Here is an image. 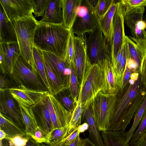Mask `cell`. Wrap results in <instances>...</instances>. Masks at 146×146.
I'll use <instances>...</instances> for the list:
<instances>
[{
  "mask_svg": "<svg viewBox=\"0 0 146 146\" xmlns=\"http://www.w3.org/2000/svg\"><path fill=\"white\" fill-rule=\"evenodd\" d=\"M71 33L62 24L38 21L34 36V46L41 51L52 53L65 60Z\"/></svg>",
  "mask_w": 146,
  "mask_h": 146,
  "instance_id": "1",
  "label": "cell"
},
{
  "mask_svg": "<svg viewBox=\"0 0 146 146\" xmlns=\"http://www.w3.org/2000/svg\"><path fill=\"white\" fill-rule=\"evenodd\" d=\"M15 31L21 55L38 74L33 54L34 38L38 21L33 15L14 21Z\"/></svg>",
  "mask_w": 146,
  "mask_h": 146,
  "instance_id": "2",
  "label": "cell"
},
{
  "mask_svg": "<svg viewBox=\"0 0 146 146\" xmlns=\"http://www.w3.org/2000/svg\"><path fill=\"white\" fill-rule=\"evenodd\" d=\"M142 85L140 75L131 74L125 86L117 93L115 110L110 121L108 130L115 131L121 114L131 103Z\"/></svg>",
  "mask_w": 146,
  "mask_h": 146,
  "instance_id": "3",
  "label": "cell"
},
{
  "mask_svg": "<svg viewBox=\"0 0 146 146\" xmlns=\"http://www.w3.org/2000/svg\"><path fill=\"white\" fill-rule=\"evenodd\" d=\"M98 0H81L70 32L77 36L93 31L99 26L96 7Z\"/></svg>",
  "mask_w": 146,
  "mask_h": 146,
  "instance_id": "4",
  "label": "cell"
},
{
  "mask_svg": "<svg viewBox=\"0 0 146 146\" xmlns=\"http://www.w3.org/2000/svg\"><path fill=\"white\" fill-rule=\"evenodd\" d=\"M79 87L81 89V100L84 110L102 90V74L99 63L92 64L90 62L88 63Z\"/></svg>",
  "mask_w": 146,
  "mask_h": 146,
  "instance_id": "5",
  "label": "cell"
},
{
  "mask_svg": "<svg viewBox=\"0 0 146 146\" xmlns=\"http://www.w3.org/2000/svg\"><path fill=\"white\" fill-rule=\"evenodd\" d=\"M117 93L100 92L91 104L98 128L101 131L108 130L110 121L114 111Z\"/></svg>",
  "mask_w": 146,
  "mask_h": 146,
  "instance_id": "6",
  "label": "cell"
},
{
  "mask_svg": "<svg viewBox=\"0 0 146 146\" xmlns=\"http://www.w3.org/2000/svg\"><path fill=\"white\" fill-rule=\"evenodd\" d=\"M88 34H86V51L91 64H97L105 59L111 61L110 45L99 26Z\"/></svg>",
  "mask_w": 146,
  "mask_h": 146,
  "instance_id": "7",
  "label": "cell"
},
{
  "mask_svg": "<svg viewBox=\"0 0 146 146\" xmlns=\"http://www.w3.org/2000/svg\"><path fill=\"white\" fill-rule=\"evenodd\" d=\"M9 75L19 86L39 91H48L38 74L21 54L15 61L12 72Z\"/></svg>",
  "mask_w": 146,
  "mask_h": 146,
  "instance_id": "8",
  "label": "cell"
},
{
  "mask_svg": "<svg viewBox=\"0 0 146 146\" xmlns=\"http://www.w3.org/2000/svg\"><path fill=\"white\" fill-rule=\"evenodd\" d=\"M125 9L119 1L112 22L113 36L111 47V62L114 60L125 40L124 23Z\"/></svg>",
  "mask_w": 146,
  "mask_h": 146,
  "instance_id": "9",
  "label": "cell"
},
{
  "mask_svg": "<svg viewBox=\"0 0 146 146\" xmlns=\"http://www.w3.org/2000/svg\"><path fill=\"white\" fill-rule=\"evenodd\" d=\"M46 98L52 125V130L69 126L72 112L66 109L54 95L48 92L46 95Z\"/></svg>",
  "mask_w": 146,
  "mask_h": 146,
  "instance_id": "10",
  "label": "cell"
},
{
  "mask_svg": "<svg viewBox=\"0 0 146 146\" xmlns=\"http://www.w3.org/2000/svg\"><path fill=\"white\" fill-rule=\"evenodd\" d=\"M1 5L8 19L14 21L33 15L31 0H0Z\"/></svg>",
  "mask_w": 146,
  "mask_h": 146,
  "instance_id": "11",
  "label": "cell"
},
{
  "mask_svg": "<svg viewBox=\"0 0 146 146\" xmlns=\"http://www.w3.org/2000/svg\"><path fill=\"white\" fill-rule=\"evenodd\" d=\"M145 11V7H141L125 14L124 22L133 37L146 40V23L143 19Z\"/></svg>",
  "mask_w": 146,
  "mask_h": 146,
  "instance_id": "12",
  "label": "cell"
},
{
  "mask_svg": "<svg viewBox=\"0 0 146 146\" xmlns=\"http://www.w3.org/2000/svg\"><path fill=\"white\" fill-rule=\"evenodd\" d=\"M9 89L0 91V112L7 117L25 132V127L19 106L16 104V101L10 94Z\"/></svg>",
  "mask_w": 146,
  "mask_h": 146,
  "instance_id": "13",
  "label": "cell"
},
{
  "mask_svg": "<svg viewBox=\"0 0 146 146\" xmlns=\"http://www.w3.org/2000/svg\"><path fill=\"white\" fill-rule=\"evenodd\" d=\"M42 52L44 58L57 77L66 88H68L71 73L70 64L64 59L52 53Z\"/></svg>",
  "mask_w": 146,
  "mask_h": 146,
  "instance_id": "14",
  "label": "cell"
},
{
  "mask_svg": "<svg viewBox=\"0 0 146 146\" xmlns=\"http://www.w3.org/2000/svg\"><path fill=\"white\" fill-rule=\"evenodd\" d=\"M73 40L74 62L80 86L85 69L90 61L87 54L86 34L76 36L73 34Z\"/></svg>",
  "mask_w": 146,
  "mask_h": 146,
  "instance_id": "15",
  "label": "cell"
},
{
  "mask_svg": "<svg viewBox=\"0 0 146 146\" xmlns=\"http://www.w3.org/2000/svg\"><path fill=\"white\" fill-rule=\"evenodd\" d=\"M9 91L18 104L27 108L35 104L49 92L48 91H39L31 89L22 85L18 87L10 88Z\"/></svg>",
  "mask_w": 146,
  "mask_h": 146,
  "instance_id": "16",
  "label": "cell"
},
{
  "mask_svg": "<svg viewBox=\"0 0 146 146\" xmlns=\"http://www.w3.org/2000/svg\"><path fill=\"white\" fill-rule=\"evenodd\" d=\"M20 55L18 43H0L1 70L3 74H11L14 63Z\"/></svg>",
  "mask_w": 146,
  "mask_h": 146,
  "instance_id": "17",
  "label": "cell"
},
{
  "mask_svg": "<svg viewBox=\"0 0 146 146\" xmlns=\"http://www.w3.org/2000/svg\"><path fill=\"white\" fill-rule=\"evenodd\" d=\"M146 95V89L142 85L132 102L121 114L114 131H125L140 107Z\"/></svg>",
  "mask_w": 146,
  "mask_h": 146,
  "instance_id": "18",
  "label": "cell"
},
{
  "mask_svg": "<svg viewBox=\"0 0 146 146\" xmlns=\"http://www.w3.org/2000/svg\"><path fill=\"white\" fill-rule=\"evenodd\" d=\"M98 63L102 74V90L101 92L108 94H117L119 89L111 61L105 59Z\"/></svg>",
  "mask_w": 146,
  "mask_h": 146,
  "instance_id": "19",
  "label": "cell"
},
{
  "mask_svg": "<svg viewBox=\"0 0 146 146\" xmlns=\"http://www.w3.org/2000/svg\"><path fill=\"white\" fill-rule=\"evenodd\" d=\"M46 94L30 107L32 110L38 126L50 133L52 130V125Z\"/></svg>",
  "mask_w": 146,
  "mask_h": 146,
  "instance_id": "20",
  "label": "cell"
},
{
  "mask_svg": "<svg viewBox=\"0 0 146 146\" xmlns=\"http://www.w3.org/2000/svg\"><path fill=\"white\" fill-rule=\"evenodd\" d=\"M17 43L14 21L9 20L1 5L0 9V43Z\"/></svg>",
  "mask_w": 146,
  "mask_h": 146,
  "instance_id": "21",
  "label": "cell"
},
{
  "mask_svg": "<svg viewBox=\"0 0 146 146\" xmlns=\"http://www.w3.org/2000/svg\"><path fill=\"white\" fill-rule=\"evenodd\" d=\"M129 52V58L135 60L140 66L146 56V40L138 39L132 36H125Z\"/></svg>",
  "mask_w": 146,
  "mask_h": 146,
  "instance_id": "22",
  "label": "cell"
},
{
  "mask_svg": "<svg viewBox=\"0 0 146 146\" xmlns=\"http://www.w3.org/2000/svg\"><path fill=\"white\" fill-rule=\"evenodd\" d=\"M83 113L86 122L88 125V130L91 140L96 146H103V139L91 104L84 110Z\"/></svg>",
  "mask_w": 146,
  "mask_h": 146,
  "instance_id": "23",
  "label": "cell"
},
{
  "mask_svg": "<svg viewBox=\"0 0 146 146\" xmlns=\"http://www.w3.org/2000/svg\"><path fill=\"white\" fill-rule=\"evenodd\" d=\"M118 1L113 0L107 12L99 18V26L109 43L111 50L113 36V19Z\"/></svg>",
  "mask_w": 146,
  "mask_h": 146,
  "instance_id": "24",
  "label": "cell"
},
{
  "mask_svg": "<svg viewBox=\"0 0 146 146\" xmlns=\"http://www.w3.org/2000/svg\"><path fill=\"white\" fill-rule=\"evenodd\" d=\"M39 22L49 24H62V0H51Z\"/></svg>",
  "mask_w": 146,
  "mask_h": 146,
  "instance_id": "25",
  "label": "cell"
},
{
  "mask_svg": "<svg viewBox=\"0 0 146 146\" xmlns=\"http://www.w3.org/2000/svg\"><path fill=\"white\" fill-rule=\"evenodd\" d=\"M81 0H62V25L70 31L76 19Z\"/></svg>",
  "mask_w": 146,
  "mask_h": 146,
  "instance_id": "26",
  "label": "cell"
},
{
  "mask_svg": "<svg viewBox=\"0 0 146 146\" xmlns=\"http://www.w3.org/2000/svg\"><path fill=\"white\" fill-rule=\"evenodd\" d=\"M125 131L107 130L101 131L103 146H130L125 138Z\"/></svg>",
  "mask_w": 146,
  "mask_h": 146,
  "instance_id": "27",
  "label": "cell"
},
{
  "mask_svg": "<svg viewBox=\"0 0 146 146\" xmlns=\"http://www.w3.org/2000/svg\"><path fill=\"white\" fill-rule=\"evenodd\" d=\"M18 104L25 127V132L31 137L33 135L35 128L38 126L33 113L30 107L27 108L21 104Z\"/></svg>",
  "mask_w": 146,
  "mask_h": 146,
  "instance_id": "28",
  "label": "cell"
},
{
  "mask_svg": "<svg viewBox=\"0 0 146 146\" xmlns=\"http://www.w3.org/2000/svg\"><path fill=\"white\" fill-rule=\"evenodd\" d=\"M33 54L38 74L48 91L52 94L46 74L43 56L42 51L34 46L33 49Z\"/></svg>",
  "mask_w": 146,
  "mask_h": 146,
  "instance_id": "29",
  "label": "cell"
},
{
  "mask_svg": "<svg viewBox=\"0 0 146 146\" xmlns=\"http://www.w3.org/2000/svg\"><path fill=\"white\" fill-rule=\"evenodd\" d=\"M0 129L6 134L7 137H12L17 135L26 136L25 132L5 115L0 113Z\"/></svg>",
  "mask_w": 146,
  "mask_h": 146,
  "instance_id": "30",
  "label": "cell"
},
{
  "mask_svg": "<svg viewBox=\"0 0 146 146\" xmlns=\"http://www.w3.org/2000/svg\"><path fill=\"white\" fill-rule=\"evenodd\" d=\"M84 109L81 100V89L80 88L78 100L68 126V135L72 132L81 123V119Z\"/></svg>",
  "mask_w": 146,
  "mask_h": 146,
  "instance_id": "31",
  "label": "cell"
},
{
  "mask_svg": "<svg viewBox=\"0 0 146 146\" xmlns=\"http://www.w3.org/2000/svg\"><path fill=\"white\" fill-rule=\"evenodd\" d=\"M43 58L46 74L52 94L55 95L63 90L67 88H65L64 85L58 78L44 57Z\"/></svg>",
  "mask_w": 146,
  "mask_h": 146,
  "instance_id": "32",
  "label": "cell"
},
{
  "mask_svg": "<svg viewBox=\"0 0 146 146\" xmlns=\"http://www.w3.org/2000/svg\"><path fill=\"white\" fill-rule=\"evenodd\" d=\"M146 110V95L140 107L134 116L133 124L130 129L125 133V138L127 143H129L139 125Z\"/></svg>",
  "mask_w": 146,
  "mask_h": 146,
  "instance_id": "33",
  "label": "cell"
},
{
  "mask_svg": "<svg viewBox=\"0 0 146 146\" xmlns=\"http://www.w3.org/2000/svg\"><path fill=\"white\" fill-rule=\"evenodd\" d=\"M70 68L71 73L70 76L68 88L74 102L76 104L80 87L74 60L70 63Z\"/></svg>",
  "mask_w": 146,
  "mask_h": 146,
  "instance_id": "34",
  "label": "cell"
},
{
  "mask_svg": "<svg viewBox=\"0 0 146 146\" xmlns=\"http://www.w3.org/2000/svg\"><path fill=\"white\" fill-rule=\"evenodd\" d=\"M67 89L63 90L54 96L66 109L72 112L76 104L70 92L68 93L66 91Z\"/></svg>",
  "mask_w": 146,
  "mask_h": 146,
  "instance_id": "35",
  "label": "cell"
},
{
  "mask_svg": "<svg viewBox=\"0 0 146 146\" xmlns=\"http://www.w3.org/2000/svg\"><path fill=\"white\" fill-rule=\"evenodd\" d=\"M68 126L57 128L50 132L48 145H53L66 138L68 135Z\"/></svg>",
  "mask_w": 146,
  "mask_h": 146,
  "instance_id": "36",
  "label": "cell"
},
{
  "mask_svg": "<svg viewBox=\"0 0 146 146\" xmlns=\"http://www.w3.org/2000/svg\"><path fill=\"white\" fill-rule=\"evenodd\" d=\"M51 0H31L35 17L43 16Z\"/></svg>",
  "mask_w": 146,
  "mask_h": 146,
  "instance_id": "37",
  "label": "cell"
},
{
  "mask_svg": "<svg viewBox=\"0 0 146 146\" xmlns=\"http://www.w3.org/2000/svg\"><path fill=\"white\" fill-rule=\"evenodd\" d=\"M49 133L38 126L35 128L34 134L31 137L38 144H48Z\"/></svg>",
  "mask_w": 146,
  "mask_h": 146,
  "instance_id": "38",
  "label": "cell"
},
{
  "mask_svg": "<svg viewBox=\"0 0 146 146\" xmlns=\"http://www.w3.org/2000/svg\"><path fill=\"white\" fill-rule=\"evenodd\" d=\"M125 9V14L138 7H146V0H121Z\"/></svg>",
  "mask_w": 146,
  "mask_h": 146,
  "instance_id": "39",
  "label": "cell"
},
{
  "mask_svg": "<svg viewBox=\"0 0 146 146\" xmlns=\"http://www.w3.org/2000/svg\"><path fill=\"white\" fill-rule=\"evenodd\" d=\"M139 126L129 143L130 146H134L138 139L146 131V110Z\"/></svg>",
  "mask_w": 146,
  "mask_h": 146,
  "instance_id": "40",
  "label": "cell"
},
{
  "mask_svg": "<svg viewBox=\"0 0 146 146\" xmlns=\"http://www.w3.org/2000/svg\"><path fill=\"white\" fill-rule=\"evenodd\" d=\"M113 0H98L96 7V13L99 18L104 15L108 10Z\"/></svg>",
  "mask_w": 146,
  "mask_h": 146,
  "instance_id": "41",
  "label": "cell"
},
{
  "mask_svg": "<svg viewBox=\"0 0 146 146\" xmlns=\"http://www.w3.org/2000/svg\"><path fill=\"white\" fill-rule=\"evenodd\" d=\"M74 48L73 40V34L71 33L69 40L67 49L65 60L70 64L71 62L74 61Z\"/></svg>",
  "mask_w": 146,
  "mask_h": 146,
  "instance_id": "42",
  "label": "cell"
},
{
  "mask_svg": "<svg viewBox=\"0 0 146 146\" xmlns=\"http://www.w3.org/2000/svg\"><path fill=\"white\" fill-rule=\"evenodd\" d=\"M30 136L27 135L23 136L17 135L12 137H7L14 146H25L28 141Z\"/></svg>",
  "mask_w": 146,
  "mask_h": 146,
  "instance_id": "43",
  "label": "cell"
},
{
  "mask_svg": "<svg viewBox=\"0 0 146 146\" xmlns=\"http://www.w3.org/2000/svg\"><path fill=\"white\" fill-rule=\"evenodd\" d=\"M141 82L146 89V56L143 59L139 69Z\"/></svg>",
  "mask_w": 146,
  "mask_h": 146,
  "instance_id": "44",
  "label": "cell"
},
{
  "mask_svg": "<svg viewBox=\"0 0 146 146\" xmlns=\"http://www.w3.org/2000/svg\"><path fill=\"white\" fill-rule=\"evenodd\" d=\"M84 141V139H82L80 138L79 134L76 139L70 144H66L61 141L51 146H82Z\"/></svg>",
  "mask_w": 146,
  "mask_h": 146,
  "instance_id": "45",
  "label": "cell"
},
{
  "mask_svg": "<svg viewBox=\"0 0 146 146\" xmlns=\"http://www.w3.org/2000/svg\"><path fill=\"white\" fill-rule=\"evenodd\" d=\"M126 67L129 70L131 73H133L139 71L140 66L135 60L131 58H128Z\"/></svg>",
  "mask_w": 146,
  "mask_h": 146,
  "instance_id": "46",
  "label": "cell"
},
{
  "mask_svg": "<svg viewBox=\"0 0 146 146\" xmlns=\"http://www.w3.org/2000/svg\"><path fill=\"white\" fill-rule=\"evenodd\" d=\"M80 134L78 127L71 133L62 140V141L66 144H70Z\"/></svg>",
  "mask_w": 146,
  "mask_h": 146,
  "instance_id": "47",
  "label": "cell"
},
{
  "mask_svg": "<svg viewBox=\"0 0 146 146\" xmlns=\"http://www.w3.org/2000/svg\"><path fill=\"white\" fill-rule=\"evenodd\" d=\"M10 84L9 81L5 76L1 75L0 78V91L9 89Z\"/></svg>",
  "mask_w": 146,
  "mask_h": 146,
  "instance_id": "48",
  "label": "cell"
},
{
  "mask_svg": "<svg viewBox=\"0 0 146 146\" xmlns=\"http://www.w3.org/2000/svg\"><path fill=\"white\" fill-rule=\"evenodd\" d=\"M134 146H146V131L138 139Z\"/></svg>",
  "mask_w": 146,
  "mask_h": 146,
  "instance_id": "49",
  "label": "cell"
},
{
  "mask_svg": "<svg viewBox=\"0 0 146 146\" xmlns=\"http://www.w3.org/2000/svg\"><path fill=\"white\" fill-rule=\"evenodd\" d=\"M131 73L129 70L126 67L123 75L122 87L121 88H123L126 84L130 78Z\"/></svg>",
  "mask_w": 146,
  "mask_h": 146,
  "instance_id": "50",
  "label": "cell"
},
{
  "mask_svg": "<svg viewBox=\"0 0 146 146\" xmlns=\"http://www.w3.org/2000/svg\"><path fill=\"white\" fill-rule=\"evenodd\" d=\"M78 127L80 133H82L88 130V125L86 122H85L79 125Z\"/></svg>",
  "mask_w": 146,
  "mask_h": 146,
  "instance_id": "51",
  "label": "cell"
},
{
  "mask_svg": "<svg viewBox=\"0 0 146 146\" xmlns=\"http://www.w3.org/2000/svg\"><path fill=\"white\" fill-rule=\"evenodd\" d=\"M82 146H96L89 138L84 139V142Z\"/></svg>",
  "mask_w": 146,
  "mask_h": 146,
  "instance_id": "52",
  "label": "cell"
},
{
  "mask_svg": "<svg viewBox=\"0 0 146 146\" xmlns=\"http://www.w3.org/2000/svg\"><path fill=\"white\" fill-rule=\"evenodd\" d=\"M25 146H38V144L30 137V138Z\"/></svg>",
  "mask_w": 146,
  "mask_h": 146,
  "instance_id": "53",
  "label": "cell"
},
{
  "mask_svg": "<svg viewBox=\"0 0 146 146\" xmlns=\"http://www.w3.org/2000/svg\"><path fill=\"white\" fill-rule=\"evenodd\" d=\"M1 141L3 146H14L7 139L2 140Z\"/></svg>",
  "mask_w": 146,
  "mask_h": 146,
  "instance_id": "54",
  "label": "cell"
},
{
  "mask_svg": "<svg viewBox=\"0 0 146 146\" xmlns=\"http://www.w3.org/2000/svg\"><path fill=\"white\" fill-rule=\"evenodd\" d=\"M6 133L2 130L0 129V140L6 138Z\"/></svg>",
  "mask_w": 146,
  "mask_h": 146,
  "instance_id": "55",
  "label": "cell"
},
{
  "mask_svg": "<svg viewBox=\"0 0 146 146\" xmlns=\"http://www.w3.org/2000/svg\"><path fill=\"white\" fill-rule=\"evenodd\" d=\"M38 146H51L47 144L45 145L43 143L42 144H38Z\"/></svg>",
  "mask_w": 146,
  "mask_h": 146,
  "instance_id": "56",
  "label": "cell"
},
{
  "mask_svg": "<svg viewBox=\"0 0 146 146\" xmlns=\"http://www.w3.org/2000/svg\"><path fill=\"white\" fill-rule=\"evenodd\" d=\"M144 21L146 23V13L144 15Z\"/></svg>",
  "mask_w": 146,
  "mask_h": 146,
  "instance_id": "57",
  "label": "cell"
},
{
  "mask_svg": "<svg viewBox=\"0 0 146 146\" xmlns=\"http://www.w3.org/2000/svg\"><path fill=\"white\" fill-rule=\"evenodd\" d=\"M0 146H3L1 140H0Z\"/></svg>",
  "mask_w": 146,
  "mask_h": 146,
  "instance_id": "58",
  "label": "cell"
}]
</instances>
